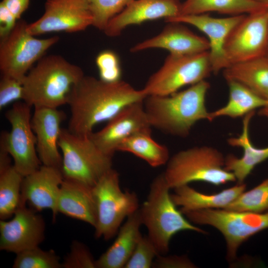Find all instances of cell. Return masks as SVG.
<instances>
[{
    "instance_id": "6da1fadb",
    "label": "cell",
    "mask_w": 268,
    "mask_h": 268,
    "mask_svg": "<svg viewBox=\"0 0 268 268\" xmlns=\"http://www.w3.org/2000/svg\"><path fill=\"white\" fill-rule=\"evenodd\" d=\"M146 96L142 89H136L122 80L106 82L84 75L68 95L71 114L67 129L73 134L88 136L97 124L108 121L127 105Z\"/></svg>"
},
{
    "instance_id": "7a4b0ae2",
    "label": "cell",
    "mask_w": 268,
    "mask_h": 268,
    "mask_svg": "<svg viewBox=\"0 0 268 268\" xmlns=\"http://www.w3.org/2000/svg\"><path fill=\"white\" fill-rule=\"evenodd\" d=\"M209 87L203 80L168 95L147 96L143 105L151 127L173 136L187 137L197 122L209 121L205 102Z\"/></svg>"
},
{
    "instance_id": "3957f363",
    "label": "cell",
    "mask_w": 268,
    "mask_h": 268,
    "mask_svg": "<svg viewBox=\"0 0 268 268\" xmlns=\"http://www.w3.org/2000/svg\"><path fill=\"white\" fill-rule=\"evenodd\" d=\"M84 75L62 56H43L22 80L23 100L30 106L57 108L67 104L72 86Z\"/></svg>"
},
{
    "instance_id": "277c9868",
    "label": "cell",
    "mask_w": 268,
    "mask_h": 268,
    "mask_svg": "<svg viewBox=\"0 0 268 268\" xmlns=\"http://www.w3.org/2000/svg\"><path fill=\"white\" fill-rule=\"evenodd\" d=\"M170 189L163 173L158 175L151 182L147 199L139 208L142 225L146 226L147 236L160 255L168 253L170 240L179 232L206 233L192 224L176 208Z\"/></svg>"
},
{
    "instance_id": "5b68a950",
    "label": "cell",
    "mask_w": 268,
    "mask_h": 268,
    "mask_svg": "<svg viewBox=\"0 0 268 268\" xmlns=\"http://www.w3.org/2000/svg\"><path fill=\"white\" fill-rule=\"evenodd\" d=\"M224 162L225 157L217 149L196 146L170 157L163 173L170 189L195 181L219 186L236 181L234 174L224 169Z\"/></svg>"
},
{
    "instance_id": "8992f818",
    "label": "cell",
    "mask_w": 268,
    "mask_h": 268,
    "mask_svg": "<svg viewBox=\"0 0 268 268\" xmlns=\"http://www.w3.org/2000/svg\"><path fill=\"white\" fill-rule=\"evenodd\" d=\"M58 145L64 179L92 188L112 168L113 156L100 150L89 135H78L62 128Z\"/></svg>"
},
{
    "instance_id": "52a82bcc",
    "label": "cell",
    "mask_w": 268,
    "mask_h": 268,
    "mask_svg": "<svg viewBox=\"0 0 268 268\" xmlns=\"http://www.w3.org/2000/svg\"><path fill=\"white\" fill-rule=\"evenodd\" d=\"M92 192L97 209L95 236L110 240L117 234L123 220L139 208L137 196L121 189L119 174L113 168L100 178Z\"/></svg>"
},
{
    "instance_id": "ba28073f",
    "label": "cell",
    "mask_w": 268,
    "mask_h": 268,
    "mask_svg": "<svg viewBox=\"0 0 268 268\" xmlns=\"http://www.w3.org/2000/svg\"><path fill=\"white\" fill-rule=\"evenodd\" d=\"M182 213L190 222L210 225L219 230L225 238L229 261L236 258L237 250L243 242L268 228V211L259 213L208 208Z\"/></svg>"
},
{
    "instance_id": "9c48e42d",
    "label": "cell",
    "mask_w": 268,
    "mask_h": 268,
    "mask_svg": "<svg viewBox=\"0 0 268 268\" xmlns=\"http://www.w3.org/2000/svg\"><path fill=\"white\" fill-rule=\"evenodd\" d=\"M211 72L208 51L189 55L170 54L142 89L147 96L168 95L205 80Z\"/></svg>"
},
{
    "instance_id": "30bf717a",
    "label": "cell",
    "mask_w": 268,
    "mask_h": 268,
    "mask_svg": "<svg viewBox=\"0 0 268 268\" xmlns=\"http://www.w3.org/2000/svg\"><path fill=\"white\" fill-rule=\"evenodd\" d=\"M31 108L23 101L14 103L5 114L11 125V130L2 132L0 138V148L10 154L14 168L23 177L35 172L42 165L37 153L36 138L31 126Z\"/></svg>"
},
{
    "instance_id": "8fae6325",
    "label": "cell",
    "mask_w": 268,
    "mask_h": 268,
    "mask_svg": "<svg viewBox=\"0 0 268 268\" xmlns=\"http://www.w3.org/2000/svg\"><path fill=\"white\" fill-rule=\"evenodd\" d=\"M27 23L18 20L11 32L0 42V70L1 74L23 80L33 65L60 38L54 36L37 39L27 31Z\"/></svg>"
},
{
    "instance_id": "7c38bea8",
    "label": "cell",
    "mask_w": 268,
    "mask_h": 268,
    "mask_svg": "<svg viewBox=\"0 0 268 268\" xmlns=\"http://www.w3.org/2000/svg\"><path fill=\"white\" fill-rule=\"evenodd\" d=\"M268 8L246 14L229 33L224 51L230 65L265 56L268 49Z\"/></svg>"
},
{
    "instance_id": "4fadbf2b",
    "label": "cell",
    "mask_w": 268,
    "mask_h": 268,
    "mask_svg": "<svg viewBox=\"0 0 268 268\" xmlns=\"http://www.w3.org/2000/svg\"><path fill=\"white\" fill-rule=\"evenodd\" d=\"M93 22L89 0H47L43 14L28 24L27 31L33 36L53 32L74 33L85 30Z\"/></svg>"
},
{
    "instance_id": "5bb4252c",
    "label": "cell",
    "mask_w": 268,
    "mask_h": 268,
    "mask_svg": "<svg viewBox=\"0 0 268 268\" xmlns=\"http://www.w3.org/2000/svg\"><path fill=\"white\" fill-rule=\"evenodd\" d=\"M143 100L127 105L108 120L104 128L89 135L100 150L113 156L126 138L138 133H151L152 127L145 113Z\"/></svg>"
},
{
    "instance_id": "9a60e30c",
    "label": "cell",
    "mask_w": 268,
    "mask_h": 268,
    "mask_svg": "<svg viewBox=\"0 0 268 268\" xmlns=\"http://www.w3.org/2000/svg\"><path fill=\"white\" fill-rule=\"evenodd\" d=\"M45 223L32 208L20 205L9 221H0V250L16 254L39 246L45 238Z\"/></svg>"
},
{
    "instance_id": "2e32d148",
    "label": "cell",
    "mask_w": 268,
    "mask_h": 268,
    "mask_svg": "<svg viewBox=\"0 0 268 268\" xmlns=\"http://www.w3.org/2000/svg\"><path fill=\"white\" fill-rule=\"evenodd\" d=\"M246 14L214 17L207 13L182 15L165 19L167 22L183 23L193 25L203 32L209 44V56L212 71L215 74L230 66L224 51L227 36Z\"/></svg>"
},
{
    "instance_id": "e0dca14e",
    "label": "cell",
    "mask_w": 268,
    "mask_h": 268,
    "mask_svg": "<svg viewBox=\"0 0 268 268\" xmlns=\"http://www.w3.org/2000/svg\"><path fill=\"white\" fill-rule=\"evenodd\" d=\"M63 180L60 169L42 165L38 170L23 177L20 205L28 202L36 211L50 209L55 220L58 213V200Z\"/></svg>"
},
{
    "instance_id": "ac0fdd59",
    "label": "cell",
    "mask_w": 268,
    "mask_h": 268,
    "mask_svg": "<svg viewBox=\"0 0 268 268\" xmlns=\"http://www.w3.org/2000/svg\"><path fill=\"white\" fill-rule=\"evenodd\" d=\"M66 114L57 108H34L31 123L36 138V149L42 165L61 169L62 156L58 141Z\"/></svg>"
},
{
    "instance_id": "d6986e66",
    "label": "cell",
    "mask_w": 268,
    "mask_h": 268,
    "mask_svg": "<svg viewBox=\"0 0 268 268\" xmlns=\"http://www.w3.org/2000/svg\"><path fill=\"white\" fill-rule=\"evenodd\" d=\"M181 3L179 0H132L109 21L103 31L109 37H116L128 26L177 16Z\"/></svg>"
},
{
    "instance_id": "ffe728a7",
    "label": "cell",
    "mask_w": 268,
    "mask_h": 268,
    "mask_svg": "<svg viewBox=\"0 0 268 268\" xmlns=\"http://www.w3.org/2000/svg\"><path fill=\"white\" fill-rule=\"evenodd\" d=\"M151 48L165 49L170 54L189 55L209 51V44L205 37L198 35L180 23L169 22L158 35L133 46V53Z\"/></svg>"
},
{
    "instance_id": "44dd1931",
    "label": "cell",
    "mask_w": 268,
    "mask_h": 268,
    "mask_svg": "<svg viewBox=\"0 0 268 268\" xmlns=\"http://www.w3.org/2000/svg\"><path fill=\"white\" fill-rule=\"evenodd\" d=\"M254 114L255 111H253L246 115L243 120L241 134L227 139V142L230 146L240 147L243 150L241 157H237L232 154L225 157L224 169L234 174L238 183H244L258 164L268 159V146L258 148L251 141L249 126Z\"/></svg>"
},
{
    "instance_id": "7402d4cb",
    "label": "cell",
    "mask_w": 268,
    "mask_h": 268,
    "mask_svg": "<svg viewBox=\"0 0 268 268\" xmlns=\"http://www.w3.org/2000/svg\"><path fill=\"white\" fill-rule=\"evenodd\" d=\"M58 212L86 222L94 228L97 209L92 188L64 179L58 200Z\"/></svg>"
},
{
    "instance_id": "603a6c76",
    "label": "cell",
    "mask_w": 268,
    "mask_h": 268,
    "mask_svg": "<svg viewBox=\"0 0 268 268\" xmlns=\"http://www.w3.org/2000/svg\"><path fill=\"white\" fill-rule=\"evenodd\" d=\"M139 208L127 218L114 243L96 260V268H124L142 235L140 227L142 223Z\"/></svg>"
},
{
    "instance_id": "cb8c5ba5",
    "label": "cell",
    "mask_w": 268,
    "mask_h": 268,
    "mask_svg": "<svg viewBox=\"0 0 268 268\" xmlns=\"http://www.w3.org/2000/svg\"><path fill=\"white\" fill-rule=\"evenodd\" d=\"M246 188V185L235 186L214 194L207 195L198 192L188 185L174 189L171 198L176 206H181L182 213L208 208H224L238 197Z\"/></svg>"
},
{
    "instance_id": "d4e9b609",
    "label": "cell",
    "mask_w": 268,
    "mask_h": 268,
    "mask_svg": "<svg viewBox=\"0 0 268 268\" xmlns=\"http://www.w3.org/2000/svg\"><path fill=\"white\" fill-rule=\"evenodd\" d=\"M223 73L227 81H237L268 99V61L264 57L231 64Z\"/></svg>"
},
{
    "instance_id": "484cf974",
    "label": "cell",
    "mask_w": 268,
    "mask_h": 268,
    "mask_svg": "<svg viewBox=\"0 0 268 268\" xmlns=\"http://www.w3.org/2000/svg\"><path fill=\"white\" fill-rule=\"evenodd\" d=\"M229 97L223 107L210 112L209 121L217 118L226 117L237 118L245 116L268 105V99L262 97L244 85L235 81H227Z\"/></svg>"
},
{
    "instance_id": "4316f807",
    "label": "cell",
    "mask_w": 268,
    "mask_h": 268,
    "mask_svg": "<svg viewBox=\"0 0 268 268\" xmlns=\"http://www.w3.org/2000/svg\"><path fill=\"white\" fill-rule=\"evenodd\" d=\"M268 7V5L251 0H185L181 3L179 15L199 14L211 11L230 15L247 14Z\"/></svg>"
},
{
    "instance_id": "83f0119b",
    "label": "cell",
    "mask_w": 268,
    "mask_h": 268,
    "mask_svg": "<svg viewBox=\"0 0 268 268\" xmlns=\"http://www.w3.org/2000/svg\"><path fill=\"white\" fill-rule=\"evenodd\" d=\"M151 134L141 132L128 137L120 144L117 151L131 153L152 167L166 164L170 157L169 150L166 146L154 140Z\"/></svg>"
},
{
    "instance_id": "f1b7e54d",
    "label": "cell",
    "mask_w": 268,
    "mask_h": 268,
    "mask_svg": "<svg viewBox=\"0 0 268 268\" xmlns=\"http://www.w3.org/2000/svg\"><path fill=\"white\" fill-rule=\"evenodd\" d=\"M23 176L13 165L0 171V218L11 217L21 204V188Z\"/></svg>"
},
{
    "instance_id": "f546056e",
    "label": "cell",
    "mask_w": 268,
    "mask_h": 268,
    "mask_svg": "<svg viewBox=\"0 0 268 268\" xmlns=\"http://www.w3.org/2000/svg\"><path fill=\"white\" fill-rule=\"evenodd\" d=\"M223 209L259 213L268 211V178L252 189L243 192Z\"/></svg>"
},
{
    "instance_id": "4dcf8cb0",
    "label": "cell",
    "mask_w": 268,
    "mask_h": 268,
    "mask_svg": "<svg viewBox=\"0 0 268 268\" xmlns=\"http://www.w3.org/2000/svg\"><path fill=\"white\" fill-rule=\"evenodd\" d=\"M13 268H62L60 257L53 250L36 247L16 254Z\"/></svg>"
},
{
    "instance_id": "1f68e13d",
    "label": "cell",
    "mask_w": 268,
    "mask_h": 268,
    "mask_svg": "<svg viewBox=\"0 0 268 268\" xmlns=\"http://www.w3.org/2000/svg\"><path fill=\"white\" fill-rule=\"evenodd\" d=\"M132 0H89L93 17L92 26L104 31L109 21Z\"/></svg>"
},
{
    "instance_id": "d6a6232c",
    "label": "cell",
    "mask_w": 268,
    "mask_h": 268,
    "mask_svg": "<svg viewBox=\"0 0 268 268\" xmlns=\"http://www.w3.org/2000/svg\"><path fill=\"white\" fill-rule=\"evenodd\" d=\"M158 253L147 235H141L124 268H150Z\"/></svg>"
},
{
    "instance_id": "836d02e7",
    "label": "cell",
    "mask_w": 268,
    "mask_h": 268,
    "mask_svg": "<svg viewBox=\"0 0 268 268\" xmlns=\"http://www.w3.org/2000/svg\"><path fill=\"white\" fill-rule=\"evenodd\" d=\"M100 79L106 82L121 80L122 70L117 55L110 50L99 53L96 59Z\"/></svg>"
},
{
    "instance_id": "e575fe53",
    "label": "cell",
    "mask_w": 268,
    "mask_h": 268,
    "mask_svg": "<svg viewBox=\"0 0 268 268\" xmlns=\"http://www.w3.org/2000/svg\"><path fill=\"white\" fill-rule=\"evenodd\" d=\"M62 268H96V260L83 243L74 241L69 253L65 257Z\"/></svg>"
},
{
    "instance_id": "d590c367",
    "label": "cell",
    "mask_w": 268,
    "mask_h": 268,
    "mask_svg": "<svg viewBox=\"0 0 268 268\" xmlns=\"http://www.w3.org/2000/svg\"><path fill=\"white\" fill-rule=\"evenodd\" d=\"M22 80L1 74L0 80V109L12 102L23 100Z\"/></svg>"
},
{
    "instance_id": "8d00e7d4",
    "label": "cell",
    "mask_w": 268,
    "mask_h": 268,
    "mask_svg": "<svg viewBox=\"0 0 268 268\" xmlns=\"http://www.w3.org/2000/svg\"><path fill=\"white\" fill-rule=\"evenodd\" d=\"M195 265L185 256H168L158 254L154 260L153 268H195Z\"/></svg>"
},
{
    "instance_id": "74e56055",
    "label": "cell",
    "mask_w": 268,
    "mask_h": 268,
    "mask_svg": "<svg viewBox=\"0 0 268 268\" xmlns=\"http://www.w3.org/2000/svg\"><path fill=\"white\" fill-rule=\"evenodd\" d=\"M17 20L14 15L1 2H0V40L6 37L15 27Z\"/></svg>"
},
{
    "instance_id": "f35d334b",
    "label": "cell",
    "mask_w": 268,
    "mask_h": 268,
    "mask_svg": "<svg viewBox=\"0 0 268 268\" xmlns=\"http://www.w3.org/2000/svg\"><path fill=\"white\" fill-rule=\"evenodd\" d=\"M18 20L28 8L30 0H2L1 1Z\"/></svg>"
},
{
    "instance_id": "ab89813d",
    "label": "cell",
    "mask_w": 268,
    "mask_h": 268,
    "mask_svg": "<svg viewBox=\"0 0 268 268\" xmlns=\"http://www.w3.org/2000/svg\"><path fill=\"white\" fill-rule=\"evenodd\" d=\"M259 115L268 118V105L261 108Z\"/></svg>"
},
{
    "instance_id": "60d3db41",
    "label": "cell",
    "mask_w": 268,
    "mask_h": 268,
    "mask_svg": "<svg viewBox=\"0 0 268 268\" xmlns=\"http://www.w3.org/2000/svg\"><path fill=\"white\" fill-rule=\"evenodd\" d=\"M253 1L268 5V0H251Z\"/></svg>"
},
{
    "instance_id": "b9f144b4",
    "label": "cell",
    "mask_w": 268,
    "mask_h": 268,
    "mask_svg": "<svg viewBox=\"0 0 268 268\" xmlns=\"http://www.w3.org/2000/svg\"><path fill=\"white\" fill-rule=\"evenodd\" d=\"M264 57L268 61V49Z\"/></svg>"
},
{
    "instance_id": "7bdbcfd3",
    "label": "cell",
    "mask_w": 268,
    "mask_h": 268,
    "mask_svg": "<svg viewBox=\"0 0 268 268\" xmlns=\"http://www.w3.org/2000/svg\"></svg>"
}]
</instances>
